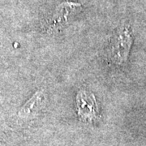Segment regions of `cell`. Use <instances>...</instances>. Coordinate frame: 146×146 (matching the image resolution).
<instances>
[{
  "label": "cell",
  "instance_id": "1",
  "mask_svg": "<svg viewBox=\"0 0 146 146\" xmlns=\"http://www.w3.org/2000/svg\"><path fill=\"white\" fill-rule=\"evenodd\" d=\"M132 44V35L129 29L124 28L113 38L110 45V58L114 63L123 64L127 61Z\"/></svg>",
  "mask_w": 146,
  "mask_h": 146
},
{
  "label": "cell",
  "instance_id": "2",
  "mask_svg": "<svg viewBox=\"0 0 146 146\" xmlns=\"http://www.w3.org/2000/svg\"><path fill=\"white\" fill-rule=\"evenodd\" d=\"M77 113L84 121L96 119L98 115V106L94 94L81 90L76 95Z\"/></svg>",
  "mask_w": 146,
  "mask_h": 146
},
{
  "label": "cell",
  "instance_id": "3",
  "mask_svg": "<svg viewBox=\"0 0 146 146\" xmlns=\"http://www.w3.org/2000/svg\"><path fill=\"white\" fill-rule=\"evenodd\" d=\"M80 4L74 3H63L58 6L56 11L53 14L52 17L47 23V29L50 32L57 31L63 28L68 22L69 16L72 14L73 11L76 7H80Z\"/></svg>",
  "mask_w": 146,
  "mask_h": 146
},
{
  "label": "cell",
  "instance_id": "4",
  "mask_svg": "<svg viewBox=\"0 0 146 146\" xmlns=\"http://www.w3.org/2000/svg\"><path fill=\"white\" fill-rule=\"evenodd\" d=\"M46 102V95L43 90L36 91L30 99L24 105L19 111L21 118H29L36 115L45 106Z\"/></svg>",
  "mask_w": 146,
  "mask_h": 146
}]
</instances>
